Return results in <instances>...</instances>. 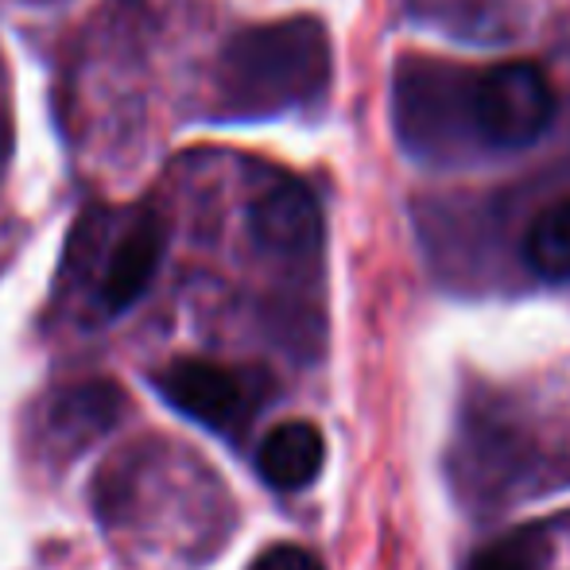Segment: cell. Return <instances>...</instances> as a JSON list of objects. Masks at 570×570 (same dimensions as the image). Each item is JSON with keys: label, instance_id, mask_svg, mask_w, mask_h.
I'll list each match as a JSON object with an SVG mask.
<instances>
[{"label": "cell", "instance_id": "obj_1", "mask_svg": "<svg viewBox=\"0 0 570 570\" xmlns=\"http://www.w3.org/2000/svg\"><path fill=\"white\" fill-rule=\"evenodd\" d=\"M331 82V43L318 20L240 31L222 55V98L233 117H276L315 101Z\"/></svg>", "mask_w": 570, "mask_h": 570}, {"label": "cell", "instance_id": "obj_2", "mask_svg": "<svg viewBox=\"0 0 570 570\" xmlns=\"http://www.w3.org/2000/svg\"><path fill=\"white\" fill-rule=\"evenodd\" d=\"M470 120L493 148H532L556 117V90L535 62H497L470 86Z\"/></svg>", "mask_w": 570, "mask_h": 570}, {"label": "cell", "instance_id": "obj_3", "mask_svg": "<svg viewBox=\"0 0 570 570\" xmlns=\"http://www.w3.org/2000/svg\"><path fill=\"white\" fill-rule=\"evenodd\" d=\"M151 384H156L167 407L203 423L206 431H218V435L240 428L268 400V381L261 373L229 368L203 357L171 361V365L151 376Z\"/></svg>", "mask_w": 570, "mask_h": 570}, {"label": "cell", "instance_id": "obj_4", "mask_svg": "<svg viewBox=\"0 0 570 570\" xmlns=\"http://www.w3.org/2000/svg\"><path fill=\"white\" fill-rule=\"evenodd\" d=\"M248 233L256 248L284 261H307L323 245V210L299 179H272L248 206Z\"/></svg>", "mask_w": 570, "mask_h": 570}, {"label": "cell", "instance_id": "obj_5", "mask_svg": "<svg viewBox=\"0 0 570 570\" xmlns=\"http://www.w3.org/2000/svg\"><path fill=\"white\" fill-rule=\"evenodd\" d=\"M159 256H164V229L156 218H140L117 240L98 284V303L109 318L125 315L128 307L144 299V292L159 272Z\"/></svg>", "mask_w": 570, "mask_h": 570}, {"label": "cell", "instance_id": "obj_6", "mask_svg": "<svg viewBox=\"0 0 570 570\" xmlns=\"http://www.w3.org/2000/svg\"><path fill=\"white\" fill-rule=\"evenodd\" d=\"M326 439L311 420H287L272 428L256 446V473L279 493H299L323 473Z\"/></svg>", "mask_w": 570, "mask_h": 570}, {"label": "cell", "instance_id": "obj_7", "mask_svg": "<svg viewBox=\"0 0 570 570\" xmlns=\"http://www.w3.org/2000/svg\"><path fill=\"white\" fill-rule=\"evenodd\" d=\"M125 415V392L114 381H86L59 392L47 407V435L62 451H82Z\"/></svg>", "mask_w": 570, "mask_h": 570}, {"label": "cell", "instance_id": "obj_8", "mask_svg": "<svg viewBox=\"0 0 570 570\" xmlns=\"http://www.w3.org/2000/svg\"><path fill=\"white\" fill-rule=\"evenodd\" d=\"M524 264L548 284L570 279V198L548 206L524 233Z\"/></svg>", "mask_w": 570, "mask_h": 570}, {"label": "cell", "instance_id": "obj_9", "mask_svg": "<svg viewBox=\"0 0 570 570\" xmlns=\"http://www.w3.org/2000/svg\"><path fill=\"white\" fill-rule=\"evenodd\" d=\"M551 567V528L528 524L501 535L489 548H481L465 570H548Z\"/></svg>", "mask_w": 570, "mask_h": 570}, {"label": "cell", "instance_id": "obj_10", "mask_svg": "<svg viewBox=\"0 0 570 570\" xmlns=\"http://www.w3.org/2000/svg\"><path fill=\"white\" fill-rule=\"evenodd\" d=\"M248 570H323V563L307 548H299V543H276Z\"/></svg>", "mask_w": 570, "mask_h": 570}]
</instances>
